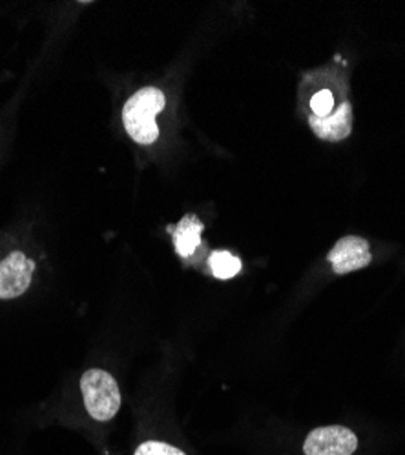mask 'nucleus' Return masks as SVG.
I'll return each mask as SVG.
<instances>
[{
	"label": "nucleus",
	"mask_w": 405,
	"mask_h": 455,
	"mask_svg": "<svg viewBox=\"0 0 405 455\" xmlns=\"http://www.w3.org/2000/svg\"><path fill=\"white\" fill-rule=\"evenodd\" d=\"M165 93L158 88L139 90L123 109L126 133L139 144H152L159 137L156 116L165 108Z\"/></svg>",
	"instance_id": "1"
},
{
	"label": "nucleus",
	"mask_w": 405,
	"mask_h": 455,
	"mask_svg": "<svg viewBox=\"0 0 405 455\" xmlns=\"http://www.w3.org/2000/svg\"><path fill=\"white\" fill-rule=\"evenodd\" d=\"M81 392L88 413L99 423L112 421L121 408L119 385L104 370H88L81 379Z\"/></svg>",
	"instance_id": "2"
},
{
	"label": "nucleus",
	"mask_w": 405,
	"mask_h": 455,
	"mask_svg": "<svg viewBox=\"0 0 405 455\" xmlns=\"http://www.w3.org/2000/svg\"><path fill=\"white\" fill-rule=\"evenodd\" d=\"M358 448L354 432L345 427H323L309 434L305 455H352Z\"/></svg>",
	"instance_id": "3"
},
{
	"label": "nucleus",
	"mask_w": 405,
	"mask_h": 455,
	"mask_svg": "<svg viewBox=\"0 0 405 455\" xmlns=\"http://www.w3.org/2000/svg\"><path fill=\"white\" fill-rule=\"evenodd\" d=\"M33 270V260L22 251H13L0 260V299L20 297L29 288Z\"/></svg>",
	"instance_id": "4"
},
{
	"label": "nucleus",
	"mask_w": 405,
	"mask_h": 455,
	"mask_svg": "<svg viewBox=\"0 0 405 455\" xmlns=\"http://www.w3.org/2000/svg\"><path fill=\"white\" fill-rule=\"evenodd\" d=\"M373 255L369 251V243L361 237H344L328 253V262L333 264V270L340 275L361 270L369 267Z\"/></svg>",
	"instance_id": "5"
},
{
	"label": "nucleus",
	"mask_w": 405,
	"mask_h": 455,
	"mask_svg": "<svg viewBox=\"0 0 405 455\" xmlns=\"http://www.w3.org/2000/svg\"><path fill=\"white\" fill-rule=\"evenodd\" d=\"M309 124L312 132L323 140H342L349 137L352 130V109L351 104L344 102L335 113L328 117H309Z\"/></svg>",
	"instance_id": "6"
},
{
	"label": "nucleus",
	"mask_w": 405,
	"mask_h": 455,
	"mask_svg": "<svg viewBox=\"0 0 405 455\" xmlns=\"http://www.w3.org/2000/svg\"><path fill=\"white\" fill-rule=\"evenodd\" d=\"M203 222L196 215H185L174 232V244L181 257H192L201 244Z\"/></svg>",
	"instance_id": "7"
},
{
	"label": "nucleus",
	"mask_w": 405,
	"mask_h": 455,
	"mask_svg": "<svg viewBox=\"0 0 405 455\" xmlns=\"http://www.w3.org/2000/svg\"><path fill=\"white\" fill-rule=\"evenodd\" d=\"M208 264L217 279H232L241 272V259L231 251H214L208 259Z\"/></svg>",
	"instance_id": "8"
},
{
	"label": "nucleus",
	"mask_w": 405,
	"mask_h": 455,
	"mask_svg": "<svg viewBox=\"0 0 405 455\" xmlns=\"http://www.w3.org/2000/svg\"><path fill=\"white\" fill-rule=\"evenodd\" d=\"M333 106H335V97L328 90L318 92L311 100L312 116L316 117H328L330 113H333Z\"/></svg>",
	"instance_id": "9"
},
{
	"label": "nucleus",
	"mask_w": 405,
	"mask_h": 455,
	"mask_svg": "<svg viewBox=\"0 0 405 455\" xmlns=\"http://www.w3.org/2000/svg\"><path fill=\"white\" fill-rule=\"evenodd\" d=\"M134 455H185L179 448L166 444V443H159V441H146L142 444H139V448L135 450Z\"/></svg>",
	"instance_id": "10"
}]
</instances>
